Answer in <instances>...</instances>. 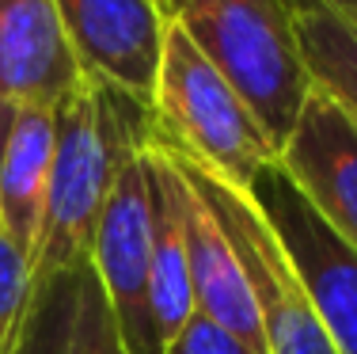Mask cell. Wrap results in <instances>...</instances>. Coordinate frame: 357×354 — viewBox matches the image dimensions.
<instances>
[{
	"label": "cell",
	"instance_id": "cell-1",
	"mask_svg": "<svg viewBox=\"0 0 357 354\" xmlns=\"http://www.w3.org/2000/svg\"><path fill=\"white\" fill-rule=\"evenodd\" d=\"M57 145L50 172V198L42 240L35 251V290L80 271L103 217L118 168L133 145L149 138V107L110 84L84 77L54 107Z\"/></svg>",
	"mask_w": 357,
	"mask_h": 354
},
{
	"label": "cell",
	"instance_id": "cell-2",
	"mask_svg": "<svg viewBox=\"0 0 357 354\" xmlns=\"http://www.w3.org/2000/svg\"><path fill=\"white\" fill-rule=\"evenodd\" d=\"M160 12L240 91L274 145L285 149L312 96L293 8L285 0H160Z\"/></svg>",
	"mask_w": 357,
	"mask_h": 354
},
{
	"label": "cell",
	"instance_id": "cell-3",
	"mask_svg": "<svg viewBox=\"0 0 357 354\" xmlns=\"http://www.w3.org/2000/svg\"><path fill=\"white\" fill-rule=\"evenodd\" d=\"M149 130L156 141L178 149L217 179L248 191L282 164V149L262 130L240 91L198 54V46L175 23H167L164 35Z\"/></svg>",
	"mask_w": 357,
	"mask_h": 354
},
{
	"label": "cell",
	"instance_id": "cell-4",
	"mask_svg": "<svg viewBox=\"0 0 357 354\" xmlns=\"http://www.w3.org/2000/svg\"><path fill=\"white\" fill-rule=\"evenodd\" d=\"M156 145L172 156L178 175L202 195V202L220 221L225 236L232 240V251L243 267L255 305H259L270 354H335L327 332L319 324L316 305L308 297V286H304L301 271H296L285 240L278 236L274 221L266 217L262 202L255 198V191L217 179L213 172H206L202 164H194L190 156H183L178 149L164 145V141H156Z\"/></svg>",
	"mask_w": 357,
	"mask_h": 354
},
{
	"label": "cell",
	"instance_id": "cell-5",
	"mask_svg": "<svg viewBox=\"0 0 357 354\" xmlns=\"http://www.w3.org/2000/svg\"><path fill=\"white\" fill-rule=\"evenodd\" d=\"M144 145L149 138L133 145L118 168L91 244V271L110 301L126 354H164L152 313V198Z\"/></svg>",
	"mask_w": 357,
	"mask_h": 354
},
{
	"label": "cell",
	"instance_id": "cell-6",
	"mask_svg": "<svg viewBox=\"0 0 357 354\" xmlns=\"http://www.w3.org/2000/svg\"><path fill=\"white\" fill-rule=\"evenodd\" d=\"M255 198L285 240L335 354H357V251L308 206L282 164L259 179Z\"/></svg>",
	"mask_w": 357,
	"mask_h": 354
},
{
	"label": "cell",
	"instance_id": "cell-7",
	"mask_svg": "<svg viewBox=\"0 0 357 354\" xmlns=\"http://www.w3.org/2000/svg\"><path fill=\"white\" fill-rule=\"evenodd\" d=\"M84 73L152 107L167 20L160 0H57Z\"/></svg>",
	"mask_w": 357,
	"mask_h": 354
},
{
	"label": "cell",
	"instance_id": "cell-8",
	"mask_svg": "<svg viewBox=\"0 0 357 354\" xmlns=\"http://www.w3.org/2000/svg\"><path fill=\"white\" fill-rule=\"evenodd\" d=\"M282 172L357 251V122L316 88L282 149Z\"/></svg>",
	"mask_w": 357,
	"mask_h": 354
},
{
	"label": "cell",
	"instance_id": "cell-9",
	"mask_svg": "<svg viewBox=\"0 0 357 354\" xmlns=\"http://www.w3.org/2000/svg\"><path fill=\"white\" fill-rule=\"evenodd\" d=\"M84 65L65 35L57 0H0V99L57 107L84 84Z\"/></svg>",
	"mask_w": 357,
	"mask_h": 354
},
{
	"label": "cell",
	"instance_id": "cell-10",
	"mask_svg": "<svg viewBox=\"0 0 357 354\" xmlns=\"http://www.w3.org/2000/svg\"><path fill=\"white\" fill-rule=\"evenodd\" d=\"M175 179H178V214H183V233H186L194 313L213 320L217 327H225L240 343H248L255 354H270L259 305H255L243 267L232 251V240L225 236L220 221L213 217V209L202 202V195L178 175V168H175Z\"/></svg>",
	"mask_w": 357,
	"mask_h": 354
},
{
	"label": "cell",
	"instance_id": "cell-11",
	"mask_svg": "<svg viewBox=\"0 0 357 354\" xmlns=\"http://www.w3.org/2000/svg\"><path fill=\"white\" fill-rule=\"evenodd\" d=\"M54 107H15L0 160V233L35 263L54 172Z\"/></svg>",
	"mask_w": 357,
	"mask_h": 354
},
{
	"label": "cell",
	"instance_id": "cell-12",
	"mask_svg": "<svg viewBox=\"0 0 357 354\" xmlns=\"http://www.w3.org/2000/svg\"><path fill=\"white\" fill-rule=\"evenodd\" d=\"M144 168H149V198H152V313L164 351L183 335L194 320V290L190 263H186V233L178 214V179L167 153L152 141L144 145Z\"/></svg>",
	"mask_w": 357,
	"mask_h": 354
},
{
	"label": "cell",
	"instance_id": "cell-13",
	"mask_svg": "<svg viewBox=\"0 0 357 354\" xmlns=\"http://www.w3.org/2000/svg\"><path fill=\"white\" fill-rule=\"evenodd\" d=\"M293 20L312 88L357 122V23L327 8L293 12Z\"/></svg>",
	"mask_w": 357,
	"mask_h": 354
},
{
	"label": "cell",
	"instance_id": "cell-14",
	"mask_svg": "<svg viewBox=\"0 0 357 354\" xmlns=\"http://www.w3.org/2000/svg\"><path fill=\"white\" fill-rule=\"evenodd\" d=\"M69 354H126L118 320L110 313V301L99 286L91 259L76 271L73 293V320H69Z\"/></svg>",
	"mask_w": 357,
	"mask_h": 354
},
{
	"label": "cell",
	"instance_id": "cell-15",
	"mask_svg": "<svg viewBox=\"0 0 357 354\" xmlns=\"http://www.w3.org/2000/svg\"><path fill=\"white\" fill-rule=\"evenodd\" d=\"M35 301V263L0 233V354H20Z\"/></svg>",
	"mask_w": 357,
	"mask_h": 354
},
{
	"label": "cell",
	"instance_id": "cell-16",
	"mask_svg": "<svg viewBox=\"0 0 357 354\" xmlns=\"http://www.w3.org/2000/svg\"><path fill=\"white\" fill-rule=\"evenodd\" d=\"M73 293H76V271L65 274V278H54V282H46L42 290H35L20 354H69Z\"/></svg>",
	"mask_w": 357,
	"mask_h": 354
},
{
	"label": "cell",
	"instance_id": "cell-17",
	"mask_svg": "<svg viewBox=\"0 0 357 354\" xmlns=\"http://www.w3.org/2000/svg\"><path fill=\"white\" fill-rule=\"evenodd\" d=\"M164 354H255V351L248 343H240L236 335H228L225 327H217L213 320L194 313V320L183 327V335Z\"/></svg>",
	"mask_w": 357,
	"mask_h": 354
},
{
	"label": "cell",
	"instance_id": "cell-18",
	"mask_svg": "<svg viewBox=\"0 0 357 354\" xmlns=\"http://www.w3.org/2000/svg\"><path fill=\"white\" fill-rule=\"evenodd\" d=\"M293 12H308V8H327V12H338L346 20L357 23V0H285Z\"/></svg>",
	"mask_w": 357,
	"mask_h": 354
},
{
	"label": "cell",
	"instance_id": "cell-19",
	"mask_svg": "<svg viewBox=\"0 0 357 354\" xmlns=\"http://www.w3.org/2000/svg\"><path fill=\"white\" fill-rule=\"evenodd\" d=\"M12 115H15V107L0 99V160H4V141H8V126H12Z\"/></svg>",
	"mask_w": 357,
	"mask_h": 354
}]
</instances>
